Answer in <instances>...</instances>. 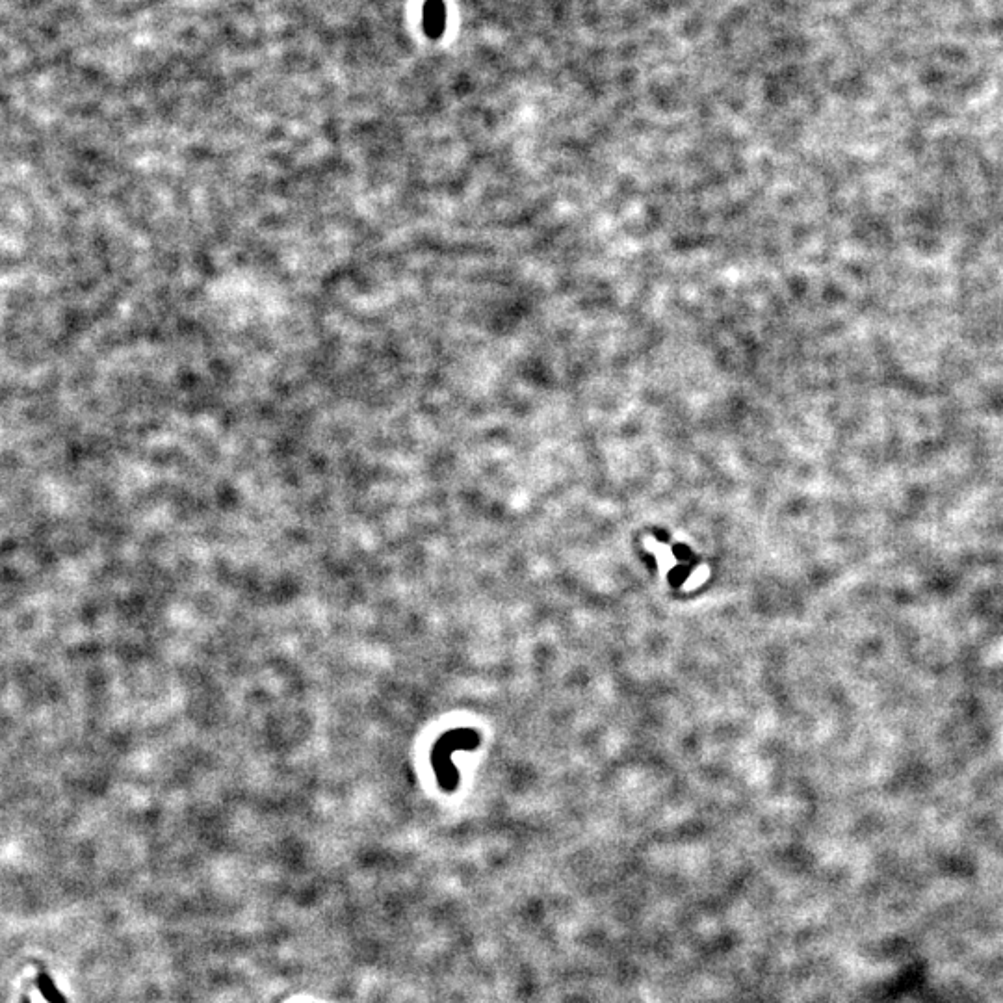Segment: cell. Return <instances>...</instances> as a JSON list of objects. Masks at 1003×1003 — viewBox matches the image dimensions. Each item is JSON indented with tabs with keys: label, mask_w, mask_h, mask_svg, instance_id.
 Here are the masks:
<instances>
[{
	"label": "cell",
	"mask_w": 1003,
	"mask_h": 1003,
	"mask_svg": "<svg viewBox=\"0 0 1003 1003\" xmlns=\"http://www.w3.org/2000/svg\"><path fill=\"white\" fill-rule=\"evenodd\" d=\"M424 28L430 38H441L446 28V6L443 0H428L424 8Z\"/></svg>",
	"instance_id": "6da1fadb"
}]
</instances>
